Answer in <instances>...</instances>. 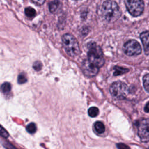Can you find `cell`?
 Masks as SVG:
<instances>
[{"instance_id": "10", "label": "cell", "mask_w": 149, "mask_h": 149, "mask_svg": "<svg viewBox=\"0 0 149 149\" xmlns=\"http://www.w3.org/2000/svg\"><path fill=\"white\" fill-rule=\"evenodd\" d=\"M62 4L58 0H54L49 3V9L51 13H56L61 8Z\"/></svg>"}, {"instance_id": "22", "label": "cell", "mask_w": 149, "mask_h": 149, "mask_svg": "<svg viewBox=\"0 0 149 149\" xmlns=\"http://www.w3.org/2000/svg\"><path fill=\"white\" fill-rule=\"evenodd\" d=\"M118 149H130L128 146L123 144V143H118L116 145Z\"/></svg>"}, {"instance_id": "14", "label": "cell", "mask_w": 149, "mask_h": 149, "mask_svg": "<svg viewBox=\"0 0 149 149\" xmlns=\"http://www.w3.org/2000/svg\"><path fill=\"white\" fill-rule=\"evenodd\" d=\"M24 12H25L26 15L30 18L33 17L34 16H35L36 14L35 9L31 7H27L26 8H25Z\"/></svg>"}, {"instance_id": "23", "label": "cell", "mask_w": 149, "mask_h": 149, "mask_svg": "<svg viewBox=\"0 0 149 149\" xmlns=\"http://www.w3.org/2000/svg\"><path fill=\"white\" fill-rule=\"evenodd\" d=\"M32 1L38 5H42L45 2V0H32Z\"/></svg>"}, {"instance_id": "15", "label": "cell", "mask_w": 149, "mask_h": 149, "mask_svg": "<svg viewBox=\"0 0 149 149\" xmlns=\"http://www.w3.org/2000/svg\"><path fill=\"white\" fill-rule=\"evenodd\" d=\"M10 90H11V85L9 83L5 82L3 83L1 86V91L5 94H6L10 92Z\"/></svg>"}, {"instance_id": "3", "label": "cell", "mask_w": 149, "mask_h": 149, "mask_svg": "<svg viewBox=\"0 0 149 149\" xmlns=\"http://www.w3.org/2000/svg\"><path fill=\"white\" fill-rule=\"evenodd\" d=\"M62 44L65 51L70 56H75L80 52L78 41L71 34L66 33L62 36Z\"/></svg>"}, {"instance_id": "6", "label": "cell", "mask_w": 149, "mask_h": 149, "mask_svg": "<svg viewBox=\"0 0 149 149\" xmlns=\"http://www.w3.org/2000/svg\"><path fill=\"white\" fill-rule=\"evenodd\" d=\"M137 133L142 142L149 141V119L143 118L137 122Z\"/></svg>"}, {"instance_id": "24", "label": "cell", "mask_w": 149, "mask_h": 149, "mask_svg": "<svg viewBox=\"0 0 149 149\" xmlns=\"http://www.w3.org/2000/svg\"><path fill=\"white\" fill-rule=\"evenodd\" d=\"M144 111L146 112H147V113L149 112V101L146 103V105L144 107Z\"/></svg>"}, {"instance_id": "1", "label": "cell", "mask_w": 149, "mask_h": 149, "mask_svg": "<svg viewBox=\"0 0 149 149\" xmlns=\"http://www.w3.org/2000/svg\"><path fill=\"white\" fill-rule=\"evenodd\" d=\"M102 15L108 22L117 20L121 15V11L117 3L113 1H105L102 5Z\"/></svg>"}, {"instance_id": "16", "label": "cell", "mask_w": 149, "mask_h": 149, "mask_svg": "<svg viewBox=\"0 0 149 149\" xmlns=\"http://www.w3.org/2000/svg\"><path fill=\"white\" fill-rule=\"evenodd\" d=\"M143 86L145 90L149 93V73L146 74L143 79Z\"/></svg>"}, {"instance_id": "19", "label": "cell", "mask_w": 149, "mask_h": 149, "mask_svg": "<svg viewBox=\"0 0 149 149\" xmlns=\"http://www.w3.org/2000/svg\"><path fill=\"white\" fill-rule=\"evenodd\" d=\"M17 81L19 84H23L27 81V77L24 73H21L18 76Z\"/></svg>"}, {"instance_id": "4", "label": "cell", "mask_w": 149, "mask_h": 149, "mask_svg": "<svg viewBox=\"0 0 149 149\" xmlns=\"http://www.w3.org/2000/svg\"><path fill=\"white\" fill-rule=\"evenodd\" d=\"M111 95L116 99L122 100L126 97L129 93L127 84L122 81H115L113 83L109 88Z\"/></svg>"}, {"instance_id": "11", "label": "cell", "mask_w": 149, "mask_h": 149, "mask_svg": "<svg viewBox=\"0 0 149 149\" xmlns=\"http://www.w3.org/2000/svg\"><path fill=\"white\" fill-rule=\"evenodd\" d=\"M94 129L97 133L102 134L104 132L105 127L102 122L100 121H97L94 123Z\"/></svg>"}, {"instance_id": "5", "label": "cell", "mask_w": 149, "mask_h": 149, "mask_svg": "<svg viewBox=\"0 0 149 149\" xmlns=\"http://www.w3.org/2000/svg\"><path fill=\"white\" fill-rule=\"evenodd\" d=\"M125 2L126 9L132 16L137 17L143 12L144 3L143 0H125Z\"/></svg>"}, {"instance_id": "2", "label": "cell", "mask_w": 149, "mask_h": 149, "mask_svg": "<svg viewBox=\"0 0 149 149\" xmlns=\"http://www.w3.org/2000/svg\"><path fill=\"white\" fill-rule=\"evenodd\" d=\"M87 56L88 61L98 68L102 66L105 60L101 47L94 42H90L87 45Z\"/></svg>"}, {"instance_id": "18", "label": "cell", "mask_w": 149, "mask_h": 149, "mask_svg": "<svg viewBox=\"0 0 149 149\" xmlns=\"http://www.w3.org/2000/svg\"><path fill=\"white\" fill-rule=\"evenodd\" d=\"M9 135V133L6 131V130L0 125V136L5 139H7L8 138Z\"/></svg>"}, {"instance_id": "17", "label": "cell", "mask_w": 149, "mask_h": 149, "mask_svg": "<svg viewBox=\"0 0 149 149\" xmlns=\"http://www.w3.org/2000/svg\"><path fill=\"white\" fill-rule=\"evenodd\" d=\"M26 130L29 133H30L31 134H33V133H34L36 132L37 127H36V125L34 123H30L27 126Z\"/></svg>"}, {"instance_id": "9", "label": "cell", "mask_w": 149, "mask_h": 149, "mask_svg": "<svg viewBox=\"0 0 149 149\" xmlns=\"http://www.w3.org/2000/svg\"><path fill=\"white\" fill-rule=\"evenodd\" d=\"M140 37L143 45L145 54L149 55V31L142 32L140 35Z\"/></svg>"}, {"instance_id": "7", "label": "cell", "mask_w": 149, "mask_h": 149, "mask_svg": "<svg viewBox=\"0 0 149 149\" xmlns=\"http://www.w3.org/2000/svg\"><path fill=\"white\" fill-rule=\"evenodd\" d=\"M124 52L128 56L139 55L141 52V48L138 41L134 40L127 41L123 45Z\"/></svg>"}, {"instance_id": "8", "label": "cell", "mask_w": 149, "mask_h": 149, "mask_svg": "<svg viewBox=\"0 0 149 149\" xmlns=\"http://www.w3.org/2000/svg\"><path fill=\"white\" fill-rule=\"evenodd\" d=\"M81 69L83 73L88 77L95 76L99 71V68L90 63L88 59H86L83 62Z\"/></svg>"}, {"instance_id": "21", "label": "cell", "mask_w": 149, "mask_h": 149, "mask_svg": "<svg viewBox=\"0 0 149 149\" xmlns=\"http://www.w3.org/2000/svg\"><path fill=\"white\" fill-rule=\"evenodd\" d=\"M3 146L6 149H17L15 146H13L12 144H10L9 142L5 141L3 143Z\"/></svg>"}, {"instance_id": "13", "label": "cell", "mask_w": 149, "mask_h": 149, "mask_svg": "<svg viewBox=\"0 0 149 149\" xmlns=\"http://www.w3.org/2000/svg\"><path fill=\"white\" fill-rule=\"evenodd\" d=\"M99 113V109L95 107H90L88 110V114L90 117H96Z\"/></svg>"}, {"instance_id": "12", "label": "cell", "mask_w": 149, "mask_h": 149, "mask_svg": "<svg viewBox=\"0 0 149 149\" xmlns=\"http://www.w3.org/2000/svg\"><path fill=\"white\" fill-rule=\"evenodd\" d=\"M113 70H114L113 75L118 76V75H120V74H122L123 73L127 72L129 70V69H127L125 68L116 66L113 68Z\"/></svg>"}, {"instance_id": "20", "label": "cell", "mask_w": 149, "mask_h": 149, "mask_svg": "<svg viewBox=\"0 0 149 149\" xmlns=\"http://www.w3.org/2000/svg\"><path fill=\"white\" fill-rule=\"evenodd\" d=\"M42 68V63L40 61H36L33 64V68L37 71L41 70Z\"/></svg>"}]
</instances>
